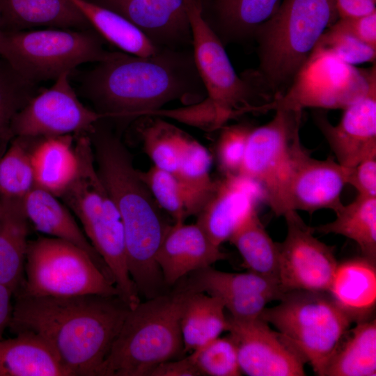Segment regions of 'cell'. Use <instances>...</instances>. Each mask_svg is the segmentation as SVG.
Returning a JSON list of instances; mask_svg holds the SVG:
<instances>
[{"instance_id": "obj_20", "label": "cell", "mask_w": 376, "mask_h": 376, "mask_svg": "<svg viewBox=\"0 0 376 376\" xmlns=\"http://www.w3.org/2000/svg\"><path fill=\"white\" fill-rule=\"evenodd\" d=\"M262 197L258 187L240 175H225L216 181L196 223L218 246L233 233L256 209Z\"/></svg>"}, {"instance_id": "obj_23", "label": "cell", "mask_w": 376, "mask_h": 376, "mask_svg": "<svg viewBox=\"0 0 376 376\" xmlns=\"http://www.w3.org/2000/svg\"><path fill=\"white\" fill-rule=\"evenodd\" d=\"M279 0H200L203 19L225 46L253 39Z\"/></svg>"}, {"instance_id": "obj_27", "label": "cell", "mask_w": 376, "mask_h": 376, "mask_svg": "<svg viewBox=\"0 0 376 376\" xmlns=\"http://www.w3.org/2000/svg\"><path fill=\"white\" fill-rule=\"evenodd\" d=\"M0 339V376H72L39 335L23 331Z\"/></svg>"}, {"instance_id": "obj_26", "label": "cell", "mask_w": 376, "mask_h": 376, "mask_svg": "<svg viewBox=\"0 0 376 376\" xmlns=\"http://www.w3.org/2000/svg\"><path fill=\"white\" fill-rule=\"evenodd\" d=\"M56 198L47 191L35 186L22 198L29 223L40 233L68 241L81 248L111 276L105 263L84 232L78 226L67 207Z\"/></svg>"}, {"instance_id": "obj_42", "label": "cell", "mask_w": 376, "mask_h": 376, "mask_svg": "<svg viewBox=\"0 0 376 376\" xmlns=\"http://www.w3.org/2000/svg\"><path fill=\"white\" fill-rule=\"evenodd\" d=\"M347 185L357 190L358 196L376 197V156L366 158L350 168Z\"/></svg>"}, {"instance_id": "obj_47", "label": "cell", "mask_w": 376, "mask_h": 376, "mask_svg": "<svg viewBox=\"0 0 376 376\" xmlns=\"http://www.w3.org/2000/svg\"><path fill=\"white\" fill-rule=\"evenodd\" d=\"M370 1H376V0H370Z\"/></svg>"}, {"instance_id": "obj_4", "label": "cell", "mask_w": 376, "mask_h": 376, "mask_svg": "<svg viewBox=\"0 0 376 376\" xmlns=\"http://www.w3.org/2000/svg\"><path fill=\"white\" fill-rule=\"evenodd\" d=\"M338 19L333 0H283L254 33L259 65L246 77L265 95L283 93Z\"/></svg>"}, {"instance_id": "obj_2", "label": "cell", "mask_w": 376, "mask_h": 376, "mask_svg": "<svg viewBox=\"0 0 376 376\" xmlns=\"http://www.w3.org/2000/svg\"><path fill=\"white\" fill-rule=\"evenodd\" d=\"M130 309L118 296L17 295L8 328L42 337L72 376H97Z\"/></svg>"}, {"instance_id": "obj_13", "label": "cell", "mask_w": 376, "mask_h": 376, "mask_svg": "<svg viewBox=\"0 0 376 376\" xmlns=\"http://www.w3.org/2000/svg\"><path fill=\"white\" fill-rule=\"evenodd\" d=\"M64 73L54 84L33 96L15 116L10 137H47L79 133L88 134L104 119L96 111L83 104Z\"/></svg>"}, {"instance_id": "obj_3", "label": "cell", "mask_w": 376, "mask_h": 376, "mask_svg": "<svg viewBox=\"0 0 376 376\" xmlns=\"http://www.w3.org/2000/svg\"><path fill=\"white\" fill-rule=\"evenodd\" d=\"M88 135L98 173L122 219L131 279L140 297L159 295L164 283L156 255L170 225L120 139L100 120Z\"/></svg>"}, {"instance_id": "obj_39", "label": "cell", "mask_w": 376, "mask_h": 376, "mask_svg": "<svg viewBox=\"0 0 376 376\" xmlns=\"http://www.w3.org/2000/svg\"><path fill=\"white\" fill-rule=\"evenodd\" d=\"M189 357L201 375H241L237 348L229 336L217 337L191 352Z\"/></svg>"}, {"instance_id": "obj_15", "label": "cell", "mask_w": 376, "mask_h": 376, "mask_svg": "<svg viewBox=\"0 0 376 376\" xmlns=\"http://www.w3.org/2000/svg\"><path fill=\"white\" fill-rule=\"evenodd\" d=\"M287 233L279 249V281L284 292L292 290L327 292L338 262L334 246L320 241L313 228L298 212L283 215Z\"/></svg>"}, {"instance_id": "obj_16", "label": "cell", "mask_w": 376, "mask_h": 376, "mask_svg": "<svg viewBox=\"0 0 376 376\" xmlns=\"http://www.w3.org/2000/svg\"><path fill=\"white\" fill-rule=\"evenodd\" d=\"M242 373L249 376H304V355L283 334L261 318L240 320L227 316Z\"/></svg>"}, {"instance_id": "obj_7", "label": "cell", "mask_w": 376, "mask_h": 376, "mask_svg": "<svg viewBox=\"0 0 376 376\" xmlns=\"http://www.w3.org/2000/svg\"><path fill=\"white\" fill-rule=\"evenodd\" d=\"M266 307L260 318L273 325L304 355L314 373L325 368L352 323L327 292L292 290Z\"/></svg>"}, {"instance_id": "obj_11", "label": "cell", "mask_w": 376, "mask_h": 376, "mask_svg": "<svg viewBox=\"0 0 376 376\" xmlns=\"http://www.w3.org/2000/svg\"><path fill=\"white\" fill-rule=\"evenodd\" d=\"M187 8L193 55L206 93L203 101L214 111L219 128L230 118L253 111V97L263 95L237 75L224 45L202 16L200 0H187Z\"/></svg>"}, {"instance_id": "obj_44", "label": "cell", "mask_w": 376, "mask_h": 376, "mask_svg": "<svg viewBox=\"0 0 376 376\" xmlns=\"http://www.w3.org/2000/svg\"><path fill=\"white\" fill-rule=\"evenodd\" d=\"M201 375L189 356L176 361L169 360L157 366L149 376H199Z\"/></svg>"}, {"instance_id": "obj_9", "label": "cell", "mask_w": 376, "mask_h": 376, "mask_svg": "<svg viewBox=\"0 0 376 376\" xmlns=\"http://www.w3.org/2000/svg\"><path fill=\"white\" fill-rule=\"evenodd\" d=\"M77 172L61 198L82 224L93 248L111 267L126 260L124 228L120 213L98 173L89 135L75 136Z\"/></svg>"}, {"instance_id": "obj_35", "label": "cell", "mask_w": 376, "mask_h": 376, "mask_svg": "<svg viewBox=\"0 0 376 376\" xmlns=\"http://www.w3.org/2000/svg\"><path fill=\"white\" fill-rule=\"evenodd\" d=\"M13 138L0 158V196L23 198L36 186L30 149L33 137Z\"/></svg>"}, {"instance_id": "obj_29", "label": "cell", "mask_w": 376, "mask_h": 376, "mask_svg": "<svg viewBox=\"0 0 376 376\" xmlns=\"http://www.w3.org/2000/svg\"><path fill=\"white\" fill-rule=\"evenodd\" d=\"M185 292L180 324L183 353L192 352L226 331L228 322L222 301L201 292Z\"/></svg>"}, {"instance_id": "obj_33", "label": "cell", "mask_w": 376, "mask_h": 376, "mask_svg": "<svg viewBox=\"0 0 376 376\" xmlns=\"http://www.w3.org/2000/svg\"><path fill=\"white\" fill-rule=\"evenodd\" d=\"M249 272L279 281V249L253 211L228 240ZM280 285V284H279Z\"/></svg>"}, {"instance_id": "obj_8", "label": "cell", "mask_w": 376, "mask_h": 376, "mask_svg": "<svg viewBox=\"0 0 376 376\" xmlns=\"http://www.w3.org/2000/svg\"><path fill=\"white\" fill-rule=\"evenodd\" d=\"M24 271V283L16 296L119 297L111 276L86 251L59 238L29 240Z\"/></svg>"}, {"instance_id": "obj_45", "label": "cell", "mask_w": 376, "mask_h": 376, "mask_svg": "<svg viewBox=\"0 0 376 376\" xmlns=\"http://www.w3.org/2000/svg\"><path fill=\"white\" fill-rule=\"evenodd\" d=\"M338 18L357 17L376 11L375 2L370 0H333Z\"/></svg>"}, {"instance_id": "obj_17", "label": "cell", "mask_w": 376, "mask_h": 376, "mask_svg": "<svg viewBox=\"0 0 376 376\" xmlns=\"http://www.w3.org/2000/svg\"><path fill=\"white\" fill-rule=\"evenodd\" d=\"M192 273L183 289L219 298L229 315L236 319L260 317L269 302L279 301L284 293L279 282L249 271L230 273L209 266Z\"/></svg>"}, {"instance_id": "obj_40", "label": "cell", "mask_w": 376, "mask_h": 376, "mask_svg": "<svg viewBox=\"0 0 376 376\" xmlns=\"http://www.w3.org/2000/svg\"><path fill=\"white\" fill-rule=\"evenodd\" d=\"M315 47L327 51L352 65L375 62L376 49L333 24L322 35Z\"/></svg>"}, {"instance_id": "obj_38", "label": "cell", "mask_w": 376, "mask_h": 376, "mask_svg": "<svg viewBox=\"0 0 376 376\" xmlns=\"http://www.w3.org/2000/svg\"><path fill=\"white\" fill-rule=\"evenodd\" d=\"M38 86L20 76L0 57V139L10 138L13 118L39 93Z\"/></svg>"}, {"instance_id": "obj_34", "label": "cell", "mask_w": 376, "mask_h": 376, "mask_svg": "<svg viewBox=\"0 0 376 376\" xmlns=\"http://www.w3.org/2000/svg\"><path fill=\"white\" fill-rule=\"evenodd\" d=\"M139 173L158 205L175 222L185 221L201 210L200 204L175 174L155 166L144 172L139 171Z\"/></svg>"}, {"instance_id": "obj_12", "label": "cell", "mask_w": 376, "mask_h": 376, "mask_svg": "<svg viewBox=\"0 0 376 376\" xmlns=\"http://www.w3.org/2000/svg\"><path fill=\"white\" fill-rule=\"evenodd\" d=\"M275 111L270 121L251 130L237 175L255 184L272 211L283 217L289 212L285 185L290 146L301 111Z\"/></svg>"}, {"instance_id": "obj_19", "label": "cell", "mask_w": 376, "mask_h": 376, "mask_svg": "<svg viewBox=\"0 0 376 376\" xmlns=\"http://www.w3.org/2000/svg\"><path fill=\"white\" fill-rule=\"evenodd\" d=\"M314 120L342 166L352 168L366 158L376 156V84L364 97L343 109L336 125L331 124L322 112H316Z\"/></svg>"}, {"instance_id": "obj_21", "label": "cell", "mask_w": 376, "mask_h": 376, "mask_svg": "<svg viewBox=\"0 0 376 376\" xmlns=\"http://www.w3.org/2000/svg\"><path fill=\"white\" fill-rule=\"evenodd\" d=\"M228 254L209 239L196 222H175L166 231L156 255L164 283L173 285L183 276L226 260Z\"/></svg>"}, {"instance_id": "obj_24", "label": "cell", "mask_w": 376, "mask_h": 376, "mask_svg": "<svg viewBox=\"0 0 376 376\" xmlns=\"http://www.w3.org/2000/svg\"><path fill=\"white\" fill-rule=\"evenodd\" d=\"M29 231L22 198L0 196V284L13 297L25 280Z\"/></svg>"}, {"instance_id": "obj_31", "label": "cell", "mask_w": 376, "mask_h": 376, "mask_svg": "<svg viewBox=\"0 0 376 376\" xmlns=\"http://www.w3.org/2000/svg\"><path fill=\"white\" fill-rule=\"evenodd\" d=\"M376 375V320L347 330L330 359L324 376Z\"/></svg>"}, {"instance_id": "obj_25", "label": "cell", "mask_w": 376, "mask_h": 376, "mask_svg": "<svg viewBox=\"0 0 376 376\" xmlns=\"http://www.w3.org/2000/svg\"><path fill=\"white\" fill-rule=\"evenodd\" d=\"M93 29L69 0H0V30Z\"/></svg>"}, {"instance_id": "obj_1", "label": "cell", "mask_w": 376, "mask_h": 376, "mask_svg": "<svg viewBox=\"0 0 376 376\" xmlns=\"http://www.w3.org/2000/svg\"><path fill=\"white\" fill-rule=\"evenodd\" d=\"M80 88L104 119L126 123L166 103L201 102L206 93L192 49L160 48L150 56L113 52L82 74Z\"/></svg>"}, {"instance_id": "obj_30", "label": "cell", "mask_w": 376, "mask_h": 376, "mask_svg": "<svg viewBox=\"0 0 376 376\" xmlns=\"http://www.w3.org/2000/svg\"><path fill=\"white\" fill-rule=\"evenodd\" d=\"M69 1L104 40L122 52L150 56L159 50L139 28L118 13L89 0Z\"/></svg>"}, {"instance_id": "obj_28", "label": "cell", "mask_w": 376, "mask_h": 376, "mask_svg": "<svg viewBox=\"0 0 376 376\" xmlns=\"http://www.w3.org/2000/svg\"><path fill=\"white\" fill-rule=\"evenodd\" d=\"M31 161L36 187L60 197L77 172L75 136L36 137Z\"/></svg>"}, {"instance_id": "obj_46", "label": "cell", "mask_w": 376, "mask_h": 376, "mask_svg": "<svg viewBox=\"0 0 376 376\" xmlns=\"http://www.w3.org/2000/svg\"><path fill=\"white\" fill-rule=\"evenodd\" d=\"M11 292L0 284V339L3 338L5 329L8 327L11 320L13 305Z\"/></svg>"}, {"instance_id": "obj_18", "label": "cell", "mask_w": 376, "mask_h": 376, "mask_svg": "<svg viewBox=\"0 0 376 376\" xmlns=\"http://www.w3.org/2000/svg\"><path fill=\"white\" fill-rule=\"evenodd\" d=\"M111 10L139 28L159 48L192 45L187 0H89Z\"/></svg>"}, {"instance_id": "obj_36", "label": "cell", "mask_w": 376, "mask_h": 376, "mask_svg": "<svg viewBox=\"0 0 376 376\" xmlns=\"http://www.w3.org/2000/svg\"><path fill=\"white\" fill-rule=\"evenodd\" d=\"M143 148L153 166L175 174L188 134L166 121L152 120L141 130Z\"/></svg>"}, {"instance_id": "obj_5", "label": "cell", "mask_w": 376, "mask_h": 376, "mask_svg": "<svg viewBox=\"0 0 376 376\" xmlns=\"http://www.w3.org/2000/svg\"><path fill=\"white\" fill-rule=\"evenodd\" d=\"M184 290L159 295L130 309L97 376H149L180 352Z\"/></svg>"}, {"instance_id": "obj_43", "label": "cell", "mask_w": 376, "mask_h": 376, "mask_svg": "<svg viewBox=\"0 0 376 376\" xmlns=\"http://www.w3.org/2000/svg\"><path fill=\"white\" fill-rule=\"evenodd\" d=\"M333 26L376 49V11L357 17L338 18Z\"/></svg>"}, {"instance_id": "obj_10", "label": "cell", "mask_w": 376, "mask_h": 376, "mask_svg": "<svg viewBox=\"0 0 376 376\" xmlns=\"http://www.w3.org/2000/svg\"><path fill=\"white\" fill-rule=\"evenodd\" d=\"M376 84L375 63L361 69L315 47L289 87L256 111L306 108L344 109L364 97Z\"/></svg>"}, {"instance_id": "obj_22", "label": "cell", "mask_w": 376, "mask_h": 376, "mask_svg": "<svg viewBox=\"0 0 376 376\" xmlns=\"http://www.w3.org/2000/svg\"><path fill=\"white\" fill-rule=\"evenodd\" d=\"M327 292L352 322L372 319L376 306V263L363 256L338 263Z\"/></svg>"}, {"instance_id": "obj_32", "label": "cell", "mask_w": 376, "mask_h": 376, "mask_svg": "<svg viewBox=\"0 0 376 376\" xmlns=\"http://www.w3.org/2000/svg\"><path fill=\"white\" fill-rule=\"evenodd\" d=\"M335 213L334 220L314 228V231L340 235L353 240L362 256L376 263V197L357 195Z\"/></svg>"}, {"instance_id": "obj_14", "label": "cell", "mask_w": 376, "mask_h": 376, "mask_svg": "<svg viewBox=\"0 0 376 376\" xmlns=\"http://www.w3.org/2000/svg\"><path fill=\"white\" fill-rule=\"evenodd\" d=\"M298 126L290 146L285 198L289 211L313 213L328 209L334 212L343 205L342 191L350 168L332 157L318 159L302 146Z\"/></svg>"}, {"instance_id": "obj_41", "label": "cell", "mask_w": 376, "mask_h": 376, "mask_svg": "<svg viewBox=\"0 0 376 376\" xmlns=\"http://www.w3.org/2000/svg\"><path fill=\"white\" fill-rule=\"evenodd\" d=\"M251 129L244 125H235L222 130L217 142V153L224 175L238 173Z\"/></svg>"}, {"instance_id": "obj_6", "label": "cell", "mask_w": 376, "mask_h": 376, "mask_svg": "<svg viewBox=\"0 0 376 376\" xmlns=\"http://www.w3.org/2000/svg\"><path fill=\"white\" fill-rule=\"evenodd\" d=\"M93 29L45 28L0 30V57L20 76L37 84L56 79L86 63H99L113 54Z\"/></svg>"}, {"instance_id": "obj_37", "label": "cell", "mask_w": 376, "mask_h": 376, "mask_svg": "<svg viewBox=\"0 0 376 376\" xmlns=\"http://www.w3.org/2000/svg\"><path fill=\"white\" fill-rule=\"evenodd\" d=\"M212 157L208 150L188 136L182 147L175 176L201 206L210 196L215 182L210 177Z\"/></svg>"}]
</instances>
